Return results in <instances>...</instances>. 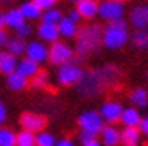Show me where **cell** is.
Masks as SVG:
<instances>
[{"label": "cell", "instance_id": "1", "mask_svg": "<svg viewBox=\"0 0 148 146\" xmlns=\"http://www.w3.org/2000/svg\"><path fill=\"white\" fill-rule=\"evenodd\" d=\"M120 81V69L114 64H106L101 68L86 71L76 90L84 99H94L109 87H114Z\"/></svg>", "mask_w": 148, "mask_h": 146}, {"label": "cell", "instance_id": "2", "mask_svg": "<svg viewBox=\"0 0 148 146\" xmlns=\"http://www.w3.org/2000/svg\"><path fill=\"white\" fill-rule=\"evenodd\" d=\"M102 28L97 23H89L79 28L77 36H76V46L74 53H77V56L86 57L87 54L94 53L99 49L102 44Z\"/></svg>", "mask_w": 148, "mask_h": 146}, {"label": "cell", "instance_id": "3", "mask_svg": "<svg viewBox=\"0 0 148 146\" xmlns=\"http://www.w3.org/2000/svg\"><path fill=\"white\" fill-rule=\"evenodd\" d=\"M130 41V33H128V23L125 18H119L115 21H110L104 26L102 30V46L115 51L123 48Z\"/></svg>", "mask_w": 148, "mask_h": 146}, {"label": "cell", "instance_id": "4", "mask_svg": "<svg viewBox=\"0 0 148 146\" xmlns=\"http://www.w3.org/2000/svg\"><path fill=\"white\" fill-rule=\"evenodd\" d=\"M84 72L86 71L81 68L79 64L71 61V63L64 64V66H59L56 79H58L59 85H63V87H73V85H77L81 82Z\"/></svg>", "mask_w": 148, "mask_h": 146}, {"label": "cell", "instance_id": "5", "mask_svg": "<svg viewBox=\"0 0 148 146\" xmlns=\"http://www.w3.org/2000/svg\"><path fill=\"white\" fill-rule=\"evenodd\" d=\"M77 125H79L81 131H86V133L99 136L102 128L106 126V121L102 120L99 110H86V112H82L79 115Z\"/></svg>", "mask_w": 148, "mask_h": 146}, {"label": "cell", "instance_id": "6", "mask_svg": "<svg viewBox=\"0 0 148 146\" xmlns=\"http://www.w3.org/2000/svg\"><path fill=\"white\" fill-rule=\"evenodd\" d=\"M74 49L66 41H56L49 46V57L48 61L54 66H64L73 61Z\"/></svg>", "mask_w": 148, "mask_h": 146}, {"label": "cell", "instance_id": "7", "mask_svg": "<svg viewBox=\"0 0 148 146\" xmlns=\"http://www.w3.org/2000/svg\"><path fill=\"white\" fill-rule=\"evenodd\" d=\"M99 18L106 20L107 23L115 21L125 16V5L119 0H101L99 2Z\"/></svg>", "mask_w": 148, "mask_h": 146}, {"label": "cell", "instance_id": "8", "mask_svg": "<svg viewBox=\"0 0 148 146\" xmlns=\"http://www.w3.org/2000/svg\"><path fill=\"white\" fill-rule=\"evenodd\" d=\"M123 108H125V107H123L120 102H117V100H107V102H104V104L101 105L99 113H101L102 120L106 121L107 125H115V123L120 121Z\"/></svg>", "mask_w": 148, "mask_h": 146}, {"label": "cell", "instance_id": "9", "mask_svg": "<svg viewBox=\"0 0 148 146\" xmlns=\"http://www.w3.org/2000/svg\"><path fill=\"white\" fill-rule=\"evenodd\" d=\"M25 57L32 59L33 63L43 64L48 61L49 57V48L40 40H33V41L27 43V49H25Z\"/></svg>", "mask_w": 148, "mask_h": 146}, {"label": "cell", "instance_id": "10", "mask_svg": "<svg viewBox=\"0 0 148 146\" xmlns=\"http://www.w3.org/2000/svg\"><path fill=\"white\" fill-rule=\"evenodd\" d=\"M20 125L21 130L32 131V133H40V131L45 130L46 126V118L43 115L33 113V112H25V113L20 115Z\"/></svg>", "mask_w": 148, "mask_h": 146}, {"label": "cell", "instance_id": "11", "mask_svg": "<svg viewBox=\"0 0 148 146\" xmlns=\"http://www.w3.org/2000/svg\"><path fill=\"white\" fill-rule=\"evenodd\" d=\"M36 35L40 41L48 43V44H53V43L59 41V38H61L58 25H51V23H40L36 28Z\"/></svg>", "mask_w": 148, "mask_h": 146}, {"label": "cell", "instance_id": "12", "mask_svg": "<svg viewBox=\"0 0 148 146\" xmlns=\"http://www.w3.org/2000/svg\"><path fill=\"white\" fill-rule=\"evenodd\" d=\"M128 21L135 30H145L148 28V7L147 5H138L132 8L130 15H128Z\"/></svg>", "mask_w": 148, "mask_h": 146}, {"label": "cell", "instance_id": "13", "mask_svg": "<svg viewBox=\"0 0 148 146\" xmlns=\"http://www.w3.org/2000/svg\"><path fill=\"white\" fill-rule=\"evenodd\" d=\"M76 10L79 12L82 20H94L99 15V2L97 0H81L76 3Z\"/></svg>", "mask_w": 148, "mask_h": 146}, {"label": "cell", "instance_id": "14", "mask_svg": "<svg viewBox=\"0 0 148 146\" xmlns=\"http://www.w3.org/2000/svg\"><path fill=\"white\" fill-rule=\"evenodd\" d=\"M40 71H41V69H40V64L33 63L32 59H28V57H21L20 61L16 63V71L15 72H18L20 76H23L25 79L30 81V79H33Z\"/></svg>", "mask_w": 148, "mask_h": 146}, {"label": "cell", "instance_id": "15", "mask_svg": "<svg viewBox=\"0 0 148 146\" xmlns=\"http://www.w3.org/2000/svg\"><path fill=\"white\" fill-rule=\"evenodd\" d=\"M101 143L104 146H117L120 145V130L115 125H106L101 131Z\"/></svg>", "mask_w": 148, "mask_h": 146}, {"label": "cell", "instance_id": "16", "mask_svg": "<svg viewBox=\"0 0 148 146\" xmlns=\"http://www.w3.org/2000/svg\"><path fill=\"white\" fill-rule=\"evenodd\" d=\"M142 113L140 110L135 108V107H127L123 108V113H122L120 123L123 126H128V128H138L140 123H142Z\"/></svg>", "mask_w": 148, "mask_h": 146}, {"label": "cell", "instance_id": "17", "mask_svg": "<svg viewBox=\"0 0 148 146\" xmlns=\"http://www.w3.org/2000/svg\"><path fill=\"white\" fill-rule=\"evenodd\" d=\"M58 30H59L61 38H66V40H76L77 31H79V25L74 23V21L71 20V18H68V16H63L61 21L58 23Z\"/></svg>", "mask_w": 148, "mask_h": 146}, {"label": "cell", "instance_id": "18", "mask_svg": "<svg viewBox=\"0 0 148 146\" xmlns=\"http://www.w3.org/2000/svg\"><path fill=\"white\" fill-rule=\"evenodd\" d=\"M18 8H20L21 15H23V18H25L27 21L40 20L41 15H43V10L36 5V2H35V0H27V2H23Z\"/></svg>", "mask_w": 148, "mask_h": 146}, {"label": "cell", "instance_id": "19", "mask_svg": "<svg viewBox=\"0 0 148 146\" xmlns=\"http://www.w3.org/2000/svg\"><path fill=\"white\" fill-rule=\"evenodd\" d=\"M16 63H18V59L15 56H12L7 49H0V74H3L7 77L8 74L15 72Z\"/></svg>", "mask_w": 148, "mask_h": 146}, {"label": "cell", "instance_id": "20", "mask_svg": "<svg viewBox=\"0 0 148 146\" xmlns=\"http://www.w3.org/2000/svg\"><path fill=\"white\" fill-rule=\"evenodd\" d=\"M142 141V133L138 128H128L123 126V130L120 131V143L123 146H140Z\"/></svg>", "mask_w": 148, "mask_h": 146}, {"label": "cell", "instance_id": "21", "mask_svg": "<svg viewBox=\"0 0 148 146\" xmlns=\"http://www.w3.org/2000/svg\"><path fill=\"white\" fill-rule=\"evenodd\" d=\"M128 100H130L132 107H135V108L138 110L145 108V107H148V90L145 87H137L130 92Z\"/></svg>", "mask_w": 148, "mask_h": 146}, {"label": "cell", "instance_id": "22", "mask_svg": "<svg viewBox=\"0 0 148 146\" xmlns=\"http://www.w3.org/2000/svg\"><path fill=\"white\" fill-rule=\"evenodd\" d=\"M7 85L13 92H21V90H25L30 85V81L25 79L23 76H20L18 72H12L7 76Z\"/></svg>", "mask_w": 148, "mask_h": 146}, {"label": "cell", "instance_id": "23", "mask_svg": "<svg viewBox=\"0 0 148 146\" xmlns=\"http://www.w3.org/2000/svg\"><path fill=\"white\" fill-rule=\"evenodd\" d=\"M5 20H7V26L12 28V30H16L23 23H27V20L21 15L20 8H10L8 12H5Z\"/></svg>", "mask_w": 148, "mask_h": 146}, {"label": "cell", "instance_id": "24", "mask_svg": "<svg viewBox=\"0 0 148 146\" xmlns=\"http://www.w3.org/2000/svg\"><path fill=\"white\" fill-rule=\"evenodd\" d=\"M25 49H27V41H25L23 38H20V36L10 38V41H8V44H7V51L15 57L23 56V54H25Z\"/></svg>", "mask_w": 148, "mask_h": 146}, {"label": "cell", "instance_id": "25", "mask_svg": "<svg viewBox=\"0 0 148 146\" xmlns=\"http://www.w3.org/2000/svg\"><path fill=\"white\" fill-rule=\"evenodd\" d=\"M130 40H132V44L137 49L147 51L148 49V28H145V30H137L130 36Z\"/></svg>", "mask_w": 148, "mask_h": 146}, {"label": "cell", "instance_id": "26", "mask_svg": "<svg viewBox=\"0 0 148 146\" xmlns=\"http://www.w3.org/2000/svg\"><path fill=\"white\" fill-rule=\"evenodd\" d=\"M63 18V12L59 10V8H49V10H45L41 15V23H51V25H58L59 21Z\"/></svg>", "mask_w": 148, "mask_h": 146}, {"label": "cell", "instance_id": "27", "mask_svg": "<svg viewBox=\"0 0 148 146\" xmlns=\"http://www.w3.org/2000/svg\"><path fill=\"white\" fill-rule=\"evenodd\" d=\"M15 146H36V140H35V133L27 130H21L16 133V143Z\"/></svg>", "mask_w": 148, "mask_h": 146}, {"label": "cell", "instance_id": "28", "mask_svg": "<svg viewBox=\"0 0 148 146\" xmlns=\"http://www.w3.org/2000/svg\"><path fill=\"white\" fill-rule=\"evenodd\" d=\"M35 140H36V146H54L56 145V136L49 131H40L35 135Z\"/></svg>", "mask_w": 148, "mask_h": 146}, {"label": "cell", "instance_id": "29", "mask_svg": "<svg viewBox=\"0 0 148 146\" xmlns=\"http://www.w3.org/2000/svg\"><path fill=\"white\" fill-rule=\"evenodd\" d=\"M16 133L10 128H0V146H15Z\"/></svg>", "mask_w": 148, "mask_h": 146}, {"label": "cell", "instance_id": "30", "mask_svg": "<svg viewBox=\"0 0 148 146\" xmlns=\"http://www.w3.org/2000/svg\"><path fill=\"white\" fill-rule=\"evenodd\" d=\"M48 84H49V76H48V72L46 71H40L32 79L30 85H32L33 89H45V87H48Z\"/></svg>", "mask_w": 148, "mask_h": 146}, {"label": "cell", "instance_id": "31", "mask_svg": "<svg viewBox=\"0 0 148 146\" xmlns=\"http://www.w3.org/2000/svg\"><path fill=\"white\" fill-rule=\"evenodd\" d=\"M15 33H16V36H20V38H23V40H25V38H28L33 33V28H32V25L27 21V23H23L20 28H16Z\"/></svg>", "mask_w": 148, "mask_h": 146}, {"label": "cell", "instance_id": "32", "mask_svg": "<svg viewBox=\"0 0 148 146\" xmlns=\"http://www.w3.org/2000/svg\"><path fill=\"white\" fill-rule=\"evenodd\" d=\"M36 5L41 8L43 12L45 10H49V8H54V5L58 3V0H35Z\"/></svg>", "mask_w": 148, "mask_h": 146}, {"label": "cell", "instance_id": "33", "mask_svg": "<svg viewBox=\"0 0 148 146\" xmlns=\"http://www.w3.org/2000/svg\"><path fill=\"white\" fill-rule=\"evenodd\" d=\"M8 41H10V36H8V31H7L5 28H3V30H0V49H2V48H7V44H8Z\"/></svg>", "mask_w": 148, "mask_h": 146}, {"label": "cell", "instance_id": "34", "mask_svg": "<svg viewBox=\"0 0 148 146\" xmlns=\"http://www.w3.org/2000/svg\"><path fill=\"white\" fill-rule=\"evenodd\" d=\"M7 117H8V112H7V107L5 104L0 100V125H3L7 121Z\"/></svg>", "mask_w": 148, "mask_h": 146}, {"label": "cell", "instance_id": "35", "mask_svg": "<svg viewBox=\"0 0 148 146\" xmlns=\"http://www.w3.org/2000/svg\"><path fill=\"white\" fill-rule=\"evenodd\" d=\"M97 136L95 135H90V133H86V131H81L79 133V141L84 145V143H89V141H92V140H95Z\"/></svg>", "mask_w": 148, "mask_h": 146}, {"label": "cell", "instance_id": "36", "mask_svg": "<svg viewBox=\"0 0 148 146\" xmlns=\"http://www.w3.org/2000/svg\"><path fill=\"white\" fill-rule=\"evenodd\" d=\"M138 130H140V133H142L143 136H148V115L142 118V123L138 126Z\"/></svg>", "mask_w": 148, "mask_h": 146}, {"label": "cell", "instance_id": "37", "mask_svg": "<svg viewBox=\"0 0 148 146\" xmlns=\"http://www.w3.org/2000/svg\"><path fill=\"white\" fill-rule=\"evenodd\" d=\"M68 18H71V20H73L74 23H77V25H79V21L82 20V18H81V15H79V12L76 10V8H73V10L68 13Z\"/></svg>", "mask_w": 148, "mask_h": 146}, {"label": "cell", "instance_id": "38", "mask_svg": "<svg viewBox=\"0 0 148 146\" xmlns=\"http://www.w3.org/2000/svg\"><path fill=\"white\" fill-rule=\"evenodd\" d=\"M54 146H76V143H74L71 138H61V140L56 141Z\"/></svg>", "mask_w": 148, "mask_h": 146}, {"label": "cell", "instance_id": "39", "mask_svg": "<svg viewBox=\"0 0 148 146\" xmlns=\"http://www.w3.org/2000/svg\"><path fill=\"white\" fill-rule=\"evenodd\" d=\"M3 28H7V20H5V13L0 12V30H3Z\"/></svg>", "mask_w": 148, "mask_h": 146}, {"label": "cell", "instance_id": "40", "mask_svg": "<svg viewBox=\"0 0 148 146\" xmlns=\"http://www.w3.org/2000/svg\"><path fill=\"white\" fill-rule=\"evenodd\" d=\"M82 146H104V145H102L101 141H99V140H97V138H95V140L89 141V143H84V145H82Z\"/></svg>", "mask_w": 148, "mask_h": 146}, {"label": "cell", "instance_id": "41", "mask_svg": "<svg viewBox=\"0 0 148 146\" xmlns=\"http://www.w3.org/2000/svg\"><path fill=\"white\" fill-rule=\"evenodd\" d=\"M12 2H15V0H0V3H12Z\"/></svg>", "mask_w": 148, "mask_h": 146}, {"label": "cell", "instance_id": "42", "mask_svg": "<svg viewBox=\"0 0 148 146\" xmlns=\"http://www.w3.org/2000/svg\"><path fill=\"white\" fill-rule=\"evenodd\" d=\"M119 2H122V3H127V2H130V0H119Z\"/></svg>", "mask_w": 148, "mask_h": 146}, {"label": "cell", "instance_id": "43", "mask_svg": "<svg viewBox=\"0 0 148 146\" xmlns=\"http://www.w3.org/2000/svg\"><path fill=\"white\" fill-rule=\"evenodd\" d=\"M71 2H74V3H77V2H81V0H71Z\"/></svg>", "mask_w": 148, "mask_h": 146}, {"label": "cell", "instance_id": "44", "mask_svg": "<svg viewBox=\"0 0 148 146\" xmlns=\"http://www.w3.org/2000/svg\"><path fill=\"white\" fill-rule=\"evenodd\" d=\"M147 7H148V3H147Z\"/></svg>", "mask_w": 148, "mask_h": 146}]
</instances>
